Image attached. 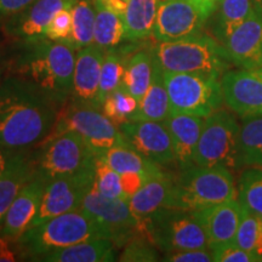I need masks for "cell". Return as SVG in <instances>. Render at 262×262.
Instances as JSON below:
<instances>
[{
    "instance_id": "cell-1",
    "label": "cell",
    "mask_w": 262,
    "mask_h": 262,
    "mask_svg": "<svg viewBox=\"0 0 262 262\" xmlns=\"http://www.w3.org/2000/svg\"><path fill=\"white\" fill-rule=\"evenodd\" d=\"M60 108L29 81L15 75L6 78L0 84V145L26 152L44 142Z\"/></svg>"
},
{
    "instance_id": "cell-2",
    "label": "cell",
    "mask_w": 262,
    "mask_h": 262,
    "mask_svg": "<svg viewBox=\"0 0 262 262\" xmlns=\"http://www.w3.org/2000/svg\"><path fill=\"white\" fill-rule=\"evenodd\" d=\"M24 44L25 49L12 63L14 75L29 81L63 107L71 98L77 52L66 42L47 38Z\"/></svg>"
},
{
    "instance_id": "cell-3",
    "label": "cell",
    "mask_w": 262,
    "mask_h": 262,
    "mask_svg": "<svg viewBox=\"0 0 262 262\" xmlns=\"http://www.w3.org/2000/svg\"><path fill=\"white\" fill-rule=\"evenodd\" d=\"M96 238L113 241L110 232L93 215L79 208L29 227L17 243L22 255L34 260L42 254Z\"/></svg>"
},
{
    "instance_id": "cell-4",
    "label": "cell",
    "mask_w": 262,
    "mask_h": 262,
    "mask_svg": "<svg viewBox=\"0 0 262 262\" xmlns=\"http://www.w3.org/2000/svg\"><path fill=\"white\" fill-rule=\"evenodd\" d=\"M163 71L222 77L232 61L224 45L208 35L194 34L179 40L162 41L153 49Z\"/></svg>"
},
{
    "instance_id": "cell-5",
    "label": "cell",
    "mask_w": 262,
    "mask_h": 262,
    "mask_svg": "<svg viewBox=\"0 0 262 262\" xmlns=\"http://www.w3.org/2000/svg\"><path fill=\"white\" fill-rule=\"evenodd\" d=\"M173 180L168 208L201 210L206 206L238 199L234 178L224 166H198L181 170Z\"/></svg>"
},
{
    "instance_id": "cell-6",
    "label": "cell",
    "mask_w": 262,
    "mask_h": 262,
    "mask_svg": "<svg viewBox=\"0 0 262 262\" xmlns=\"http://www.w3.org/2000/svg\"><path fill=\"white\" fill-rule=\"evenodd\" d=\"M141 229L157 248L165 253L210 249L204 226L195 210L163 208L141 220Z\"/></svg>"
},
{
    "instance_id": "cell-7",
    "label": "cell",
    "mask_w": 262,
    "mask_h": 262,
    "mask_svg": "<svg viewBox=\"0 0 262 262\" xmlns=\"http://www.w3.org/2000/svg\"><path fill=\"white\" fill-rule=\"evenodd\" d=\"M170 113L206 118L224 102L221 78L212 74L164 71Z\"/></svg>"
},
{
    "instance_id": "cell-8",
    "label": "cell",
    "mask_w": 262,
    "mask_h": 262,
    "mask_svg": "<svg viewBox=\"0 0 262 262\" xmlns=\"http://www.w3.org/2000/svg\"><path fill=\"white\" fill-rule=\"evenodd\" d=\"M241 125L234 116L217 110L204 119L194 155V165L224 166L229 170L243 168L241 159Z\"/></svg>"
},
{
    "instance_id": "cell-9",
    "label": "cell",
    "mask_w": 262,
    "mask_h": 262,
    "mask_svg": "<svg viewBox=\"0 0 262 262\" xmlns=\"http://www.w3.org/2000/svg\"><path fill=\"white\" fill-rule=\"evenodd\" d=\"M64 131L77 133L96 157L103 156L114 147L129 145L119 126L96 108L71 103L63 112L58 113L50 135H57Z\"/></svg>"
},
{
    "instance_id": "cell-10",
    "label": "cell",
    "mask_w": 262,
    "mask_h": 262,
    "mask_svg": "<svg viewBox=\"0 0 262 262\" xmlns=\"http://www.w3.org/2000/svg\"><path fill=\"white\" fill-rule=\"evenodd\" d=\"M96 156L73 131L50 135L42 142L35 173L45 181L95 168Z\"/></svg>"
},
{
    "instance_id": "cell-11",
    "label": "cell",
    "mask_w": 262,
    "mask_h": 262,
    "mask_svg": "<svg viewBox=\"0 0 262 262\" xmlns=\"http://www.w3.org/2000/svg\"><path fill=\"white\" fill-rule=\"evenodd\" d=\"M95 186V168L47 182L38 215L29 227L64 212L79 209Z\"/></svg>"
},
{
    "instance_id": "cell-12",
    "label": "cell",
    "mask_w": 262,
    "mask_h": 262,
    "mask_svg": "<svg viewBox=\"0 0 262 262\" xmlns=\"http://www.w3.org/2000/svg\"><path fill=\"white\" fill-rule=\"evenodd\" d=\"M80 208L93 215L110 232L116 245H125L134 235L143 234L141 221L130 210L129 202L104 196L95 186L84 198Z\"/></svg>"
},
{
    "instance_id": "cell-13",
    "label": "cell",
    "mask_w": 262,
    "mask_h": 262,
    "mask_svg": "<svg viewBox=\"0 0 262 262\" xmlns=\"http://www.w3.org/2000/svg\"><path fill=\"white\" fill-rule=\"evenodd\" d=\"M221 89L226 106L241 118L262 116V67L228 70Z\"/></svg>"
},
{
    "instance_id": "cell-14",
    "label": "cell",
    "mask_w": 262,
    "mask_h": 262,
    "mask_svg": "<svg viewBox=\"0 0 262 262\" xmlns=\"http://www.w3.org/2000/svg\"><path fill=\"white\" fill-rule=\"evenodd\" d=\"M206 19L193 0H162L152 35L158 42L191 37L201 32Z\"/></svg>"
},
{
    "instance_id": "cell-15",
    "label": "cell",
    "mask_w": 262,
    "mask_h": 262,
    "mask_svg": "<svg viewBox=\"0 0 262 262\" xmlns=\"http://www.w3.org/2000/svg\"><path fill=\"white\" fill-rule=\"evenodd\" d=\"M129 145L160 166L176 163L171 137L164 122L136 120L119 125Z\"/></svg>"
},
{
    "instance_id": "cell-16",
    "label": "cell",
    "mask_w": 262,
    "mask_h": 262,
    "mask_svg": "<svg viewBox=\"0 0 262 262\" xmlns=\"http://www.w3.org/2000/svg\"><path fill=\"white\" fill-rule=\"evenodd\" d=\"M232 63L239 68L262 67V8L221 40Z\"/></svg>"
},
{
    "instance_id": "cell-17",
    "label": "cell",
    "mask_w": 262,
    "mask_h": 262,
    "mask_svg": "<svg viewBox=\"0 0 262 262\" xmlns=\"http://www.w3.org/2000/svg\"><path fill=\"white\" fill-rule=\"evenodd\" d=\"M104 54L106 51L95 44L77 50L71 94L72 104L101 110L98 91Z\"/></svg>"
},
{
    "instance_id": "cell-18",
    "label": "cell",
    "mask_w": 262,
    "mask_h": 262,
    "mask_svg": "<svg viewBox=\"0 0 262 262\" xmlns=\"http://www.w3.org/2000/svg\"><path fill=\"white\" fill-rule=\"evenodd\" d=\"M77 0H34L3 26L9 37L21 41L45 38V31L61 10L72 8Z\"/></svg>"
},
{
    "instance_id": "cell-19",
    "label": "cell",
    "mask_w": 262,
    "mask_h": 262,
    "mask_svg": "<svg viewBox=\"0 0 262 262\" xmlns=\"http://www.w3.org/2000/svg\"><path fill=\"white\" fill-rule=\"evenodd\" d=\"M45 185L47 181L35 173L34 178L21 189L6 212L0 227V237L9 242H17L27 231L40 209Z\"/></svg>"
},
{
    "instance_id": "cell-20",
    "label": "cell",
    "mask_w": 262,
    "mask_h": 262,
    "mask_svg": "<svg viewBox=\"0 0 262 262\" xmlns=\"http://www.w3.org/2000/svg\"><path fill=\"white\" fill-rule=\"evenodd\" d=\"M195 211L204 226L209 248L211 250L234 243L242 214L239 201L234 199L219 203Z\"/></svg>"
},
{
    "instance_id": "cell-21",
    "label": "cell",
    "mask_w": 262,
    "mask_h": 262,
    "mask_svg": "<svg viewBox=\"0 0 262 262\" xmlns=\"http://www.w3.org/2000/svg\"><path fill=\"white\" fill-rule=\"evenodd\" d=\"M205 118L191 114L170 113L164 120L171 137L176 164L180 170L194 165V155Z\"/></svg>"
},
{
    "instance_id": "cell-22",
    "label": "cell",
    "mask_w": 262,
    "mask_h": 262,
    "mask_svg": "<svg viewBox=\"0 0 262 262\" xmlns=\"http://www.w3.org/2000/svg\"><path fill=\"white\" fill-rule=\"evenodd\" d=\"M116 247L117 245L111 239H89L42 254L34 260L47 262H112L117 260Z\"/></svg>"
},
{
    "instance_id": "cell-23",
    "label": "cell",
    "mask_w": 262,
    "mask_h": 262,
    "mask_svg": "<svg viewBox=\"0 0 262 262\" xmlns=\"http://www.w3.org/2000/svg\"><path fill=\"white\" fill-rule=\"evenodd\" d=\"M34 176V164L26 152H18L9 168L0 175V227L12 202Z\"/></svg>"
},
{
    "instance_id": "cell-24",
    "label": "cell",
    "mask_w": 262,
    "mask_h": 262,
    "mask_svg": "<svg viewBox=\"0 0 262 262\" xmlns=\"http://www.w3.org/2000/svg\"><path fill=\"white\" fill-rule=\"evenodd\" d=\"M173 188V180L166 173L150 179L129 199V206L139 220H145L156 211L168 208Z\"/></svg>"
},
{
    "instance_id": "cell-25",
    "label": "cell",
    "mask_w": 262,
    "mask_h": 262,
    "mask_svg": "<svg viewBox=\"0 0 262 262\" xmlns=\"http://www.w3.org/2000/svg\"><path fill=\"white\" fill-rule=\"evenodd\" d=\"M155 54V52H153ZM170 114L169 95L164 80V71L155 55V70L149 88L137 104L136 112L130 122L136 120H155L164 122Z\"/></svg>"
},
{
    "instance_id": "cell-26",
    "label": "cell",
    "mask_w": 262,
    "mask_h": 262,
    "mask_svg": "<svg viewBox=\"0 0 262 262\" xmlns=\"http://www.w3.org/2000/svg\"><path fill=\"white\" fill-rule=\"evenodd\" d=\"M162 0H127L123 14L125 39L130 41L150 37Z\"/></svg>"
},
{
    "instance_id": "cell-27",
    "label": "cell",
    "mask_w": 262,
    "mask_h": 262,
    "mask_svg": "<svg viewBox=\"0 0 262 262\" xmlns=\"http://www.w3.org/2000/svg\"><path fill=\"white\" fill-rule=\"evenodd\" d=\"M94 3L96 8L94 44L103 51L113 50L123 40H125L123 16L108 9L100 0H94Z\"/></svg>"
},
{
    "instance_id": "cell-28",
    "label": "cell",
    "mask_w": 262,
    "mask_h": 262,
    "mask_svg": "<svg viewBox=\"0 0 262 262\" xmlns=\"http://www.w3.org/2000/svg\"><path fill=\"white\" fill-rule=\"evenodd\" d=\"M155 70V54L152 51H137L126 60L123 85L140 102L149 88Z\"/></svg>"
},
{
    "instance_id": "cell-29",
    "label": "cell",
    "mask_w": 262,
    "mask_h": 262,
    "mask_svg": "<svg viewBox=\"0 0 262 262\" xmlns=\"http://www.w3.org/2000/svg\"><path fill=\"white\" fill-rule=\"evenodd\" d=\"M101 157L120 175L127 171H137L146 172L152 178H156L165 173L162 171L160 165L140 155L130 145L114 147Z\"/></svg>"
},
{
    "instance_id": "cell-30",
    "label": "cell",
    "mask_w": 262,
    "mask_h": 262,
    "mask_svg": "<svg viewBox=\"0 0 262 262\" xmlns=\"http://www.w3.org/2000/svg\"><path fill=\"white\" fill-rule=\"evenodd\" d=\"M72 33L67 44L75 51L94 44L96 8L91 0H77L71 9Z\"/></svg>"
},
{
    "instance_id": "cell-31",
    "label": "cell",
    "mask_w": 262,
    "mask_h": 262,
    "mask_svg": "<svg viewBox=\"0 0 262 262\" xmlns=\"http://www.w3.org/2000/svg\"><path fill=\"white\" fill-rule=\"evenodd\" d=\"M242 165L262 169V116L244 118L241 125Z\"/></svg>"
},
{
    "instance_id": "cell-32",
    "label": "cell",
    "mask_w": 262,
    "mask_h": 262,
    "mask_svg": "<svg viewBox=\"0 0 262 262\" xmlns=\"http://www.w3.org/2000/svg\"><path fill=\"white\" fill-rule=\"evenodd\" d=\"M256 9L254 0H220L216 9L219 10L217 33L220 40L250 17Z\"/></svg>"
},
{
    "instance_id": "cell-33",
    "label": "cell",
    "mask_w": 262,
    "mask_h": 262,
    "mask_svg": "<svg viewBox=\"0 0 262 262\" xmlns=\"http://www.w3.org/2000/svg\"><path fill=\"white\" fill-rule=\"evenodd\" d=\"M137 104L139 101L122 85L104 98L101 111L119 126L130 122L131 117L136 112Z\"/></svg>"
},
{
    "instance_id": "cell-34",
    "label": "cell",
    "mask_w": 262,
    "mask_h": 262,
    "mask_svg": "<svg viewBox=\"0 0 262 262\" xmlns=\"http://www.w3.org/2000/svg\"><path fill=\"white\" fill-rule=\"evenodd\" d=\"M238 199L242 206L262 219V169L248 168L242 173Z\"/></svg>"
},
{
    "instance_id": "cell-35",
    "label": "cell",
    "mask_w": 262,
    "mask_h": 262,
    "mask_svg": "<svg viewBox=\"0 0 262 262\" xmlns=\"http://www.w3.org/2000/svg\"><path fill=\"white\" fill-rule=\"evenodd\" d=\"M125 64L126 60L122 55L113 50L106 51L102 62V68H101L100 91H98L101 108H102L104 98L112 93V91L123 85Z\"/></svg>"
},
{
    "instance_id": "cell-36",
    "label": "cell",
    "mask_w": 262,
    "mask_h": 262,
    "mask_svg": "<svg viewBox=\"0 0 262 262\" xmlns=\"http://www.w3.org/2000/svg\"><path fill=\"white\" fill-rule=\"evenodd\" d=\"M95 188L108 198L124 199L129 202L122 187V178L102 157H96L95 162Z\"/></svg>"
},
{
    "instance_id": "cell-37",
    "label": "cell",
    "mask_w": 262,
    "mask_h": 262,
    "mask_svg": "<svg viewBox=\"0 0 262 262\" xmlns=\"http://www.w3.org/2000/svg\"><path fill=\"white\" fill-rule=\"evenodd\" d=\"M262 219L242 206L241 221H239L234 244L245 250L256 253V243L260 233Z\"/></svg>"
},
{
    "instance_id": "cell-38",
    "label": "cell",
    "mask_w": 262,
    "mask_h": 262,
    "mask_svg": "<svg viewBox=\"0 0 262 262\" xmlns=\"http://www.w3.org/2000/svg\"><path fill=\"white\" fill-rule=\"evenodd\" d=\"M157 247L145 234H136L125 243L119 261L123 262H150L158 261Z\"/></svg>"
},
{
    "instance_id": "cell-39",
    "label": "cell",
    "mask_w": 262,
    "mask_h": 262,
    "mask_svg": "<svg viewBox=\"0 0 262 262\" xmlns=\"http://www.w3.org/2000/svg\"><path fill=\"white\" fill-rule=\"evenodd\" d=\"M72 8L61 10L52 18L45 31V38L54 41H62L67 44L72 33Z\"/></svg>"
},
{
    "instance_id": "cell-40",
    "label": "cell",
    "mask_w": 262,
    "mask_h": 262,
    "mask_svg": "<svg viewBox=\"0 0 262 262\" xmlns=\"http://www.w3.org/2000/svg\"><path fill=\"white\" fill-rule=\"evenodd\" d=\"M212 256L215 262H258L262 261L260 256L255 251L245 250L239 248L237 244L232 243L226 247L212 250Z\"/></svg>"
},
{
    "instance_id": "cell-41",
    "label": "cell",
    "mask_w": 262,
    "mask_h": 262,
    "mask_svg": "<svg viewBox=\"0 0 262 262\" xmlns=\"http://www.w3.org/2000/svg\"><path fill=\"white\" fill-rule=\"evenodd\" d=\"M163 261L169 262H210L214 261L211 249H187V250L168 251Z\"/></svg>"
},
{
    "instance_id": "cell-42",
    "label": "cell",
    "mask_w": 262,
    "mask_h": 262,
    "mask_svg": "<svg viewBox=\"0 0 262 262\" xmlns=\"http://www.w3.org/2000/svg\"><path fill=\"white\" fill-rule=\"evenodd\" d=\"M122 178V187L125 193L126 198L130 199L131 196L139 192L150 179L152 176L146 172H137V171H127L120 175Z\"/></svg>"
},
{
    "instance_id": "cell-43",
    "label": "cell",
    "mask_w": 262,
    "mask_h": 262,
    "mask_svg": "<svg viewBox=\"0 0 262 262\" xmlns=\"http://www.w3.org/2000/svg\"><path fill=\"white\" fill-rule=\"evenodd\" d=\"M34 0H0V26L27 8Z\"/></svg>"
},
{
    "instance_id": "cell-44",
    "label": "cell",
    "mask_w": 262,
    "mask_h": 262,
    "mask_svg": "<svg viewBox=\"0 0 262 262\" xmlns=\"http://www.w3.org/2000/svg\"><path fill=\"white\" fill-rule=\"evenodd\" d=\"M18 152H14V150H10L5 148L4 146L0 145V175L9 168L10 164L17 155Z\"/></svg>"
},
{
    "instance_id": "cell-45",
    "label": "cell",
    "mask_w": 262,
    "mask_h": 262,
    "mask_svg": "<svg viewBox=\"0 0 262 262\" xmlns=\"http://www.w3.org/2000/svg\"><path fill=\"white\" fill-rule=\"evenodd\" d=\"M193 2L201 8V10L204 12L206 17L209 18L212 15V12L216 11L220 0H193Z\"/></svg>"
},
{
    "instance_id": "cell-46",
    "label": "cell",
    "mask_w": 262,
    "mask_h": 262,
    "mask_svg": "<svg viewBox=\"0 0 262 262\" xmlns=\"http://www.w3.org/2000/svg\"><path fill=\"white\" fill-rule=\"evenodd\" d=\"M6 239L0 237V261H15V254L9 248Z\"/></svg>"
},
{
    "instance_id": "cell-47",
    "label": "cell",
    "mask_w": 262,
    "mask_h": 262,
    "mask_svg": "<svg viewBox=\"0 0 262 262\" xmlns=\"http://www.w3.org/2000/svg\"><path fill=\"white\" fill-rule=\"evenodd\" d=\"M256 253L262 256V221H261V227H260V233H258L257 243H256Z\"/></svg>"
},
{
    "instance_id": "cell-48",
    "label": "cell",
    "mask_w": 262,
    "mask_h": 262,
    "mask_svg": "<svg viewBox=\"0 0 262 262\" xmlns=\"http://www.w3.org/2000/svg\"><path fill=\"white\" fill-rule=\"evenodd\" d=\"M255 4H256V6H258V8H262V0H254Z\"/></svg>"
},
{
    "instance_id": "cell-49",
    "label": "cell",
    "mask_w": 262,
    "mask_h": 262,
    "mask_svg": "<svg viewBox=\"0 0 262 262\" xmlns=\"http://www.w3.org/2000/svg\"><path fill=\"white\" fill-rule=\"evenodd\" d=\"M0 77H2V71H0Z\"/></svg>"
},
{
    "instance_id": "cell-50",
    "label": "cell",
    "mask_w": 262,
    "mask_h": 262,
    "mask_svg": "<svg viewBox=\"0 0 262 262\" xmlns=\"http://www.w3.org/2000/svg\"><path fill=\"white\" fill-rule=\"evenodd\" d=\"M124 2H127V0H124Z\"/></svg>"
}]
</instances>
